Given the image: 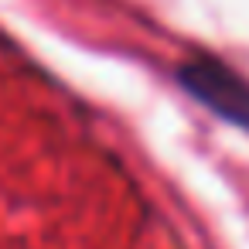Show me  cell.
Returning a JSON list of instances; mask_svg holds the SVG:
<instances>
[{"label": "cell", "mask_w": 249, "mask_h": 249, "mask_svg": "<svg viewBox=\"0 0 249 249\" xmlns=\"http://www.w3.org/2000/svg\"><path fill=\"white\" fill-rule=\"evenodd\" d=\"M181 79L191 89V96H198L208 109H215L232 123L249 126V86L235 72L215 62H195V65H184Z\"/></svg>", "instance_id": "cell-1"}]
</instances>
